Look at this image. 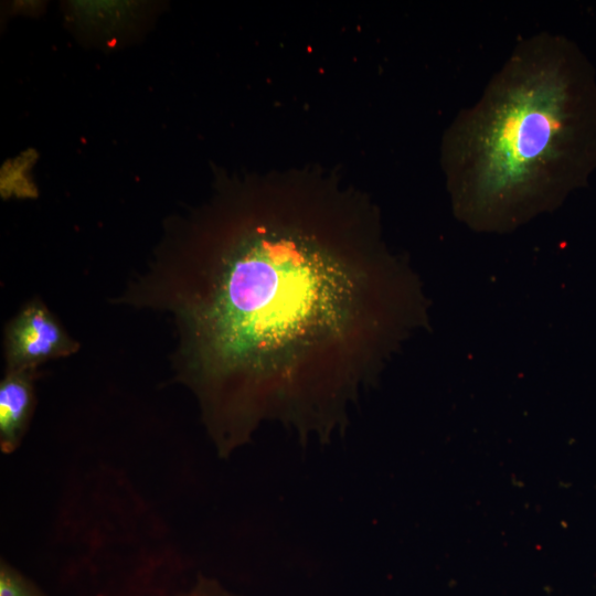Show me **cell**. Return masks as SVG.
<instances>
[{"label":"cell","instance_id":"6da1fadb","mask_svg":"<svg viewBox=\"0 0 596 596\" xmlns=\"http://www.w3.org/2000/svg\"><path fill=\"white\" fill-rule=\"evenodd\" d=\"M203 226L189 381L219 455L266 422L330 441L427 326L418 276L386 245L375 206L331 179L237 182Z\"/></svg>","mask_w":596,"mask_h":596},{"label":"cell","instance_id":"3957f363","mask_svg":"<svg viewBox=\"0 0 596 596\" xmlns=\"http://www.w3.org/2000/svg\"><path fill=\"white\" fill-rule=\"evenodd\" d=\"M8 371H33L41 363L77 350L52 313L41 304L26 306L6 337Z\"/></svg>","mask_w":596,"mask_h":596},{"label":"cell","instance_id":"277c9868","mask_svg":"<svg viewBox=\"0 0 596 596\" xmlns=\"http://www.w3.org/2000/svg\"><path fill=\"white\" fill-rule=\"evenodd\" d=\"M33 371H7L0 383V448L18 449L34 408Z\"/></svg>","mask_w":596,"mask_h":596},{"label":"cell","instance_id":"7a4b0ae2","mask_svg":"<svg viewBox=\"0 0 596 596\" xmlns=\"http://www.w3.org/2000/svg\"><path fill=\"white\" fill-rule=\"evenodd\" d=\"M455 215L504 233L556 209L596 168V81L578 47L521 40L441 146Z\"/></svg>","mask_w":596,"mask_h":596},{"label":"cell","instance_id":"5b68a950","mask_svg":"<svg viewBox=\"0 0 596 596\" xmlns=\"http://www.w3.org/2000/svg\"><path fill=\"white\" fill-rule=\"evenodd\" d=\"M0 596H45L44 593L25 575L1 560Z\"/></svg>","mask_w":596,"mask_h":596},{"label":"cell","instance_id":"8992f818","mask_svg":"<svg viewBox=\"0 0 596 596\" xmlns=\"http://www.w3.org/2000/svg\"><path fill=\"white\" fill-rule=\"evenodd\" d=\"M174 596H238L225 587L216 579L199 575L196 581L185 590L179 592Z\"/></svg>","mask_w":596,"mask_h":596}]
</instances>
